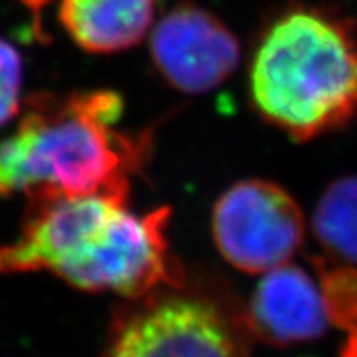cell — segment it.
Instances as JSON below:
<instances>
[{"instance_id": "3", "label": "cell", "mask_w": 357, "mask_h": 357, "mask_svg": "<svg viewBox=\"0 0 357 357\" xmlns=\"http://www.w3.org/2000/svg\"><path fill=\"white\" fill-rule=\"evenodd\" d=\"M250 86L257 112L297 141L335 130L357 113L356 38L323 11H287L255 50Z\"/></svg>"}, {"instance_id": "5", "label": "cell", "mask_w": 357, "mask_h": 357, "mask_svg": "<svg viewBox=\"0 0 357 357\" xmlns=\"http://www.w3.org/2000/svg\"><path fill=\"white\" fill-rule=\"evenodd\" d=\"M102 357H250L210 303L162 297L121 317Z\"/></svg>"}, {"instance_id": "4", "label": "cell", "mask_w": 357, "mask_h": 357, "mask_svg": "<svg viewBox=\"0 0 357 357\" xmlns=\"http://www.w3.org/2000/svg\"><path fill=\"white\" fill-rule=\"evenodd\" d=\"M212 230L222 257L245 273L282 266L301 246L305 219L296 199L268 181H243L213 208Z\"/></svg>"}, {"instance_id": "2", "label": "cell", "mask_w": 357, "mask_h": 357, "mask_svg": "<svg viewBox=\"0 0 357 357\" xmlns=\"http://www.w3.org/2000/svg\"><path fill=\"white\" fill-rule=\"evenodd\" d=\"M115 91L33 95L19 130L0 142V197L89 195L128 190L141 166L148 137L115 130L123 115Z\"/></svg>"}, {"instance_id": "8", "label": "cell", "mask_w": 357, "mask_h": 357, "mask_svg": "<svg viewBox=\"0 0 357 357\" xmlns=\"http://www.w3.org/2000/svg\"><path fill=\"white\" fill-rule=\"evenodd\" d=\"M157 0H61L59 19L89 53L123 52L151 28Z\"/></svg>"}, {"instance_id": "11", "label": "cell", "mask_w": 357, "mask_h": 357, "mask_svg": "<svg viewBox=\"0 0 357 357\" xmlns=\"http://www.w3.org/2000/svg\"><path fill=\"white\" fill-rule=\"evenodd\" d=\"M348 330V341L347 347L343 348L341 357H357V312L354 315V319L347 326Z\"/></svg>"}, {"instance_id": "7", "label": "cell", "mask_w": 357, "mask_h": 357, "mask_svg": "<svg viewBox=\"0 0 357 357\" xmlns=\"http://www.w3.org/2000/svg\"><path fill=\"white\" fill-rule=\"evenodd\" d=\"M328 321L321 288L303 268L288 263L264 273L250 301V330L268 344L314 341Z\"/></svg>"}, {"instance_id": "1", "label": "cell", "mask_w": 357, "mask_h": 357, "mask_svg": "<svg viewBox=\"0 0 357 357\" xmlns=\"http://www.w3.org/2000/svg\"><path fill=\"white\" fill-rule=\"evenodd\" d=\"M128 190L89 195H29L19 239L0 246V273L52 272L71 287L124 297L178 284L169 255V208L135 215Z\"/></svg>"}, {"instance_id": "10", "label": "cell", "mask_w": 357, "mask_h": 357, "mask_svg": "<svg viewBox=\"0 0 357 357\" xmlns=\"http://www.w3.org/2000/svg\"><path fill=\"white\" fill-rule=\"evenodd\" d=\"M22 61L19 52L0 38V126L10 123L20 108Z\"/></svg>"}, {"instance_id": "6", "label": "cell", "mask_w": 357, "mask_h": 357, "mask_svg": "<svg viewBox=\"0 0 357 357\" xmlns=\"http://www.w3.org/2000/svg\"><path fill=\"white\" fill-rule=\"evenodd\" d=\"M151 61L162 79L184 93H206L239 66V40L225 22L195 4H181L157 24Z\"/></svg>"}, {"instance_id": "12", "label": "cell", "mask_w": 357, "mask_h": 357, "mask_svg": "<svg viewBox=\"0 0 357 357\" xmlns=\"http://www.w3.org/2000/svg\"><path fill=\"white\" fill-rule=\"evenodd\" d=\"M24 6H28L29 10L33 11L35 15V29H37V33L40 35V10H43L44 6L50 2V0H20ZM43 37V35H40Z\"/></svg>"}, {"instance_id": "9", "label": "cell", "mask_w": 357, "mask_h": 357, "mask_svg": "<svg viewBox=\"0 0 357 357\" xmlns=\"http://www.w3.org/2000/svg\"><path fill=\"white\" fill-rule=\"evenodd\" d=\"M314 234L330 255L357 264V177L330 184L314 212Z\"/></svg>"}]
</instances>
